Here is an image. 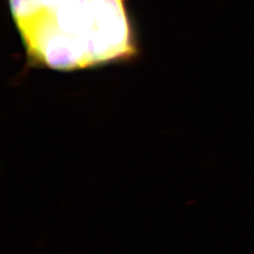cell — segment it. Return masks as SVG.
Instances as JSON below:
<instances>
[{
  "mask_svg": "<svg viewBox=\"0 0 254 254\" xmlns=\"http://www.w3.org/2000/svg\"><path fill=\"white\" fill-rule=\"evenodd\" d=\"M32 63L71 72L134 56L126 0H9Z\"/></svg>",
  "mask_w": 254,
  "mask_h": 254,
  "instance_id": "obj_1",
  "label": "cell"
}]
</instances>
